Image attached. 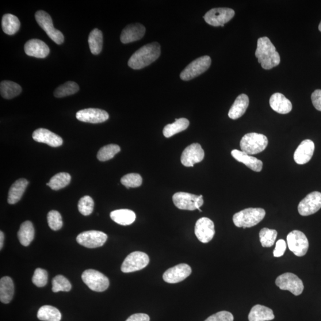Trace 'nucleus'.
Returning <instances> with one entry per match:
<instances>
[{
  "label": "nucleus",
  "instance_id": "23",
  "mask_svg": "<svg viewBox=\"0 0 321 321\" xmlns=\"http://www.w3.org/2000/svg\"><path fill=\"white\" fill-rule=\"evenodd\" d=\"M233 157L238 162L242 163L252 170L260 172L262 170L263 163L261 160L246 154L242 151L233 150L231 152Z\"/></svg>",
  "mask_w": 321,
  "mask_h": 321
},
{
  "label": "nucleus",
  "instance_id": "9",
  "mask_svg": "<svg viewBox=\"0 0 321 321\" xmlns=\"http://www.w3.org/2000/svg\"><path fill=\"white\" fill-rule=\"evenodd\" d=\"M150 262L148 255L142 252H133L126 258L121 266L122 272L130 273L145 269Z\"/></svg>",
  "mask_w": 321,
  "mask_h": 321
},
{
  "label": "nucleus",
  "instance_id": "43",
  "mask_svg": "<svg viewBox=\"0 0 321 321\" xmlns=\"http://www.w3.org/2000/svg\"><path fill=\"white\" fill-rule=\"evenodd\" d=\"M47 221L49 227L52 230H60L63 227V220L61 214L55 210L49 212L47 215Z\"/></svg>",
  "mask_w": 321,
  "mask_h": 321
},
{
  "label": "nucleus",
  "instance_id": "3",
  "mask_svg": "<svg viewBox=\"0 0 321 321\" xmlns=\"http://www.w3.org/2000/svg\"><path fill=\"white\" fill-rule=\"evenodd\" d=\"M265 211L262 208H247L235 214L233 223L236 227L250 228L259 224L264 219Z\"/></svg>",
  "mask_w": 321,
  "mask_h": 321
},
{
  "label": "nucleus",
  "instance_id": "10",
  "mask_svg": "<svg viewBox=\"0 0 321 321\" xmlns=\"http://www.w3.org/2000/svg\"><path fill=\"white\" fill-rule=\"evenodd\" d=\"M276 284L282 290H288L294 296H299L304 290L302 281L296 275L286 273L278 276L276 280Z\"/></svg>",
  "mask_w": 321,
  "mask_h": 321
},
{
  "label": "nucleus",
  "instance_id": "32",
  "mask_svg": "<svg viewBox=\"0 0 321 321\" xmlns=\"http://www.w3.org/2000/svg\"><path fill=\"white\" fill-rule=\"evenodd\" d=\"M2 24L4 32L9 35H13L17 32L21 27V22L19 19L11 14L4 15Z\"/></svg>",
  "mask_w": 321,
  "mask_h": 321
},
{
  "label": "nucleus",
  "instance_id": "36",
  "mask_svg": "<svg viewBox=\"0 0 321 321\" xmlns=\"http://www.w3.org/2000/svg\"><path fill=\"white\" fill-rule=\"evenodd\" d=\"M71 181V176L67 173H60L53 176L47 183V185L53 190H59L68 185Z\"/></svg>",
  "mask_w": 321,
  "mask_h": 321
},
{
  "label": "nucleus",
  "instance_id": "28",
  "mask_svg": "<svg viewBox=\"0 0 321 321\" xmlns=\"http://www.w3.org/2000/svg\"><path fill=\"white\" fill-rule=\"evenodd\" d=\"M110 217L114 222L118 224L129 225L135 222L136 216L132 210L121 209L111 212Z\"/></svg>",
  "mask_w": 321,
  "mask_h": 321
},
{
  "label": "nucleus",
  "instance_id": "19",
  "mask_svg": "<svg viewBox=\"0 0 321 321\" xmlns=\"http://www.w3.org/2000/svg\"><path fill=\"white\" fill-rule=\"evenodd\" d=\"M32 137L36 142L46 144L51 147L62 146L63 143L62 137L49 130L43 128L38 129L34 131Z\"/></svg>",
  "mask_w": 321,
  "mask_h": 321
},
{
  "label": "nucleus",
  "instance_id": "46",
  "mask_svg": "<svg viewBox=\"0 0 321 321\" xmlns=\"http://www.w3.org/2000/svg\"><path fill=\"white\" fill-rule=\"evenodd\" d=\"M287 248L286 242L284 240L280 239L277 241L276 248L273 252L274 257H281L285 253Z\"/></svg>",
  "mask_w": 321,
  "mask_h": 321
},
{
  "label": "nucleus",
  "instance_id": "37",
  "mask_svg": "<svg viewBox=\"0 0 321 321\" xmlns=\"http://www.w3.org/2000/svg\"><path fill=\"white\" fill-rule=\"evenodd\" d=\"M79 91V86L74 82H67L57 87L55 91V96L57 98H63L74 95Z\"/></svg>",
  "mask_w": 321,
  "mask_h": 321
},
{
  "label": "nucleus",
  "instance_id": "7",
  "mask_svg": "<svg viewBox=\"0 0 321 321\" xmlns=\"http://www.w3.org/2000/svg\"><path fill=\"white\" fill-rule=\"evenodd\" d=\"M82 278L85 284L95 292H104L110 285L109 278L99 271L95 270L84 271Z\"/></svg>",
  "mask_w": 321,
  "mask_h": 321
},
{
  "label": "nucleus",
  "instance_id": "50",
  "mask_svg": "<svg viewBox=\"0 0 321 321\" xmlns=\"http://www.w3.org/2000/svg\"><path fill=\"white\" fill-rule=\"evenodd\" d=\"M319 31L321 32V22H320V24L319 25Z\"/></svg>",
  "mask_w": 321,
  "mask_h": 321
},
{
  "label": "nucleus",
  "instance_id": "31",
  "mask_svg": "<svg viewBox=\"0 0 321 321\" xmlns=\"http://www.w3.org/2000/svg\"><path fill=\"white\" fill-rule=\"evenodd\" d=\"M189 121L185 118L175 119L173 123L167 124L163 129V135L169 138L176 134L185 131L189 126Z\"/></svg>",
  "mask_w": 321,
  "mask_h": 321
},
{
  "label": "nucleus",
  "instance_id": "35",
  "mask_svg": "<svg viewBox=\"0 0 321 321\" xmlns=\"http://www.w3.org/2000/svg\"><path fill=\"white\" fill-rule=\"evenodd\" d=\"M90 48L92 53L98 55L102 51L103 35L100 30L94 29L92 30L88 38Z\"/></svg>",
  "mask_w": 321,
  "mask_h": 321
},
{
  "label": "nucleus",
  "instance_id": "25",
  "mask_svg": "<svg viewBox=\"0 0 321 321\" xmlns=\"http://www.w3.org/2000/svg\"><path fill=\"white\" fill-rule=\"evenodd\" d=\"M249 104V97L246 94H241L236 99L234 104L228 112V117L233 120H236L245 113Z\"/></svg>",
  "mask_w": 321,
  "mask_h": 321
},
{
  "label": "nucleus",
  "instance_id": "24",
  "mask_svg": "<svg viewBox=\"0 0 321 321\" xmlns=\"http://www.w3.org/2000/svg\"><path fill=\"white\" fill-rule=\"evenodd\" d=\"M270 105L275 112L282 114L289 113L293 107L292 102L280 93H275L271 97Z\"/></svg>",
  "mask_w": 321,
  "mask_h": 321
},
{
  "label": "nucleus",
  "instance_id": "49",
  "mask_svg": "<svg viewBox=\"0 0 321 321\" xmlns=\"http://www.w3.org/2000/svg\"><path fill=\"white\" fill-rule=\"evenodd\" d=\"M4 239H5V235H4V233L1 231L0 232V249H2L4 243Z\"/></svg>",
  "mask_w": 321,
  "mask_h": 321
},
{
  "label": "nucleus",
  "instance_id": "16",
  "mask_svg": "<svg viewBox=\"0 0 321 321\" xmlns=\"http://www.w3.org/2000/svg\"><path fill=\"white\" fill-rule=\"evenodd\" d=\"M204 156V151L200 144H191L183 151L181 163L186 167H193L194 164L201 162Z\"/></svg>",
  "mask_w": 321,
  "mask_h": 321
},
{
  "label": "nucleus",
  "instance_id": "8",
  "mask_svg": "<svg viewBox=\"0 0 321 321\" xmlns=\"http://www.w3.org/2000/svg\"><path fill=\"white\" fill-rule=\"evenodd\" d=\"M35 19L38 25L53 42L58 45L63 43V34L53 27L51 17L47 12L43 10L38 11L35 13Z\"/></svg>",
  "mask_w": 321,
  "mask_h": 321
},
{
  "label": "nucleus",
  "instance_id": "22",
  "mask_svg": "<svg viewBox=\"0 0 321 321\" xmlns=\"http://www.w3.org/2000/svg\"><path fill=\"white\" fill-rule=\"evenodd\" d=\"M24 48L26 55L38 59L45 58L50 51L44 42L38 39L29 40L25 44Z\"/></svg>",
  "mask_w": 321,
  "mask_h": 321
},
{
  "label": "nucleus",
  "instance_id": "38",
  "mask_svg": "<svg viewBox=\"0 0 321 321\" xmlns=\"http://www.w3.org/2000/svg\"><path fill=\"white\" fill-rule=\"evenodd\" d=\"M277 231L273 229L263 228L259 232V239L262 247H272L277 237Z\"/></svg>",
  "mask_w": 321,
  "mask_h": 321
},
{
  "label": "nucleus",
  "instance_id": "42",
  "mask_svg": "<svg viewBox=\"0 0 321 321\" xmlns=\"http://www.w3.org/2000/svg\"><path fill=\"white\" fill-rule=\"evenodd\" d=\"M94 202L90 196H85L80 199L78 203V209L83 216H87L94 211Z\"/></svg>",
  "mask_w": 321,
  "mask_h": 321
},
{
  "label": "nucleus",
  "instance_id": "47",
  "mask_svg": "<svg viewBox=\"0 0 321 321\" xmlns=\"http://www.w3.org/2000/svg\"><path fill=\"white\" fill-rule=\"evenodd\" d=\"M312 104L315 108L321 112V90H315L311 96Z\"/></svg>",
  "mask_w": 321,
  "mask_h": 321
},
{
  "label": "nucleus",
  "instance_id": "12",
  "mask_svg": "<svg viewBox=\"0 0 321 321\" xmlns=\"http://www.w3.org/2000/svg\"><path fill=\"white\" fill-rule=\"evenodd\" d=\"M235 11L230 8H214L205 14L204 20L213 26H222L234 17Z\"/></svg>",
  "mask_w": 321,
  "mask_h": 321
},
{
  "label": "nucleus",
  "instance_id": "27",
  "mask_svg": "<svg viewBox=\"0 0 321 321\" xmlns=\"http://www.w3.org/2000/svg\"><path fill=\"white\" fill-rule=\"evenodd\" d=\"M274 318L272 309L261 305L254 306L248 316L249 321H269Z\"/></svg>",
  "mask_w": 321,
  "mask_h": 321
},
{
  "label": "nucleus",
  "instance_id": "11",
  "mask_svg": "<svg viewBox=\"0 0 321 321\" xmlns=\"http://www.w3.org/2000/svg\"><path fill=\"white\" fill-rule=\"evenodd\" d=\"M289 249L297 257H304L309 249V241L304 233L299 230L290 232L287 237Z\"/></svg>",
  "mask_w": 321,
  "mask_h": 321
},
{
  "label": "nucleus",
  "instance_id": "4",
  "mask_svg": "<svg viewBox=\"0 0 321 321\" xmlns=\"http://www.w3.org/2000/svg\"><path fill=\"white\" fill-rule=\"evenodd\" d=\"M269 144L266 136L257 133H247L241 139V150L248 155L258 154L264 151Z\"/></svg>",
  "mask_w": 321,
  "mask_h": 321
},
{
  "label": "nucleus",
  "instance_id": "15",
  "mask_svg": "<svg viewBox=\"0 0 321 321\" xmlns=\"http://www.w3.org/2000/svg\"><path fill=\"white\" fill-rule=\"evenodd\" d=\"M215 226L211 220L206 217L199 219L194 227V234L201 242L207 243L215 235Z\"/></svg>",
  "mask_w": 321,
  "mask_h": 321
},
{
  "label": "nucleus",
  "instance_id": "40",
  "mask_svg": "<svg viewBox=\"0 0 321 321\" xmlns=\"http://www.w3.org/2000/svg\"><path fill=\"white\" fill-rule=\"evenodd\" d=\"M52 292L55 293L69 292L72 289L70 281L62 275H58L52 279Z\"/></svg>",
  "mask_w": 321,
  "mask_h": 321
},
{
  "label": "nucleus",
  "instance_id": "13",
  "mask_svg": "<svg viewBox=\"0 0 321 321\" xmlns=\"http://www.w3.org/2000/svg\"><path fill=\"white\" fill-rule=\"evenodd\" d=\"M107 239L108 236L104 232L91 230L80 233L76 240L80 245L93 249L104 245Z\"/></svg>",
  "mask_w": 321,
  "mask_h": 321
},
{
  "label": "nucleus",
  "instance_id": "2",
  "mask_svg": "<svg viewBox=\"0 0 321 321\" xmlns=\"http://www.w3.org/2000/svg\"><path fill=\"white\" fill-rule=\"evenodd\" d=\"M160 46L158 43H152L143 46L130 58L128 66L134 70H140L149 66L159 58Z\"/></svg>",
  "mask_w": 321,
  "mask_h": 321
},
{
  "label": "nucleus",
  "instance_id": "33",
  "mask_svg": "<svg viewBox=\"0 0 321 321\" xmlns=\"http://www.w3.org/2000/svg\"><path fill=\"white\" fill-rule=\"evenodd\" d=\"M22 87L19 84L4 80L0 84V92L3 98L10 99L18 96L22 93Z\"/></svg>",
  "mask_w": 321,
  "mask_h": 321
},
{
  "label": "nucleus",
  "instance_id": "34",
  "mask_svg": "<svg viewBox=\"0 0 321 321\" xmlns=\"http://www.w3.org/2000/svg\"><path fill=\"white\" fill-rule=\"evenodd\" d=\"M38 318L43 321H60L62 314L58 309L52 306L45 305L40 308L37 313Z\"/></svg>",
  "mask_w": 321,
  "mask_h": 321
},
{
  "label": "nucleus",
  "instance_id": "29",
  "mask_svg": "<svg viewBox=\"0 0 321 321\" xmlns=\"http://www.w3.org/2000/svg\"><path fill=\"white\" fill-rule=\"evenodd\" d=\"M14 286L12 279L10 277H4L0 280V300L8 304L13 299Z\"/></svg>",
  "mask_w": 321,
  "mask_h": 321
},
{
  "label": "nucleus",
  "instance_id": "21",
  "mask_svg": "<svg viewBox=\"0 0 321 321\" xmlns=\"http://www.w3.org/2000/svg\"><path fill=\"white\" fill-rule=\"evenodd\" d=\"M146 32L145 26L140 24H134L126 26L122 31L120 40L122 43L129 44L142 39Z\"/></svg>",
  "mask_w": 321,
  "mask_h": 321
},
{
  "label": "nucleus",
  "instance_id": "14",
  "mask_svg": "<svg viewBox=\"0 0 321 321\" xmlns=\"http://www.w3.org/2000/svg\"><path fill=\"white\" fill-rule=\"evenodd\" d=\"M321 208V193L313 192L308 194L298 205V211L302 216H308Z\"/></svg>",
  "mask_w": 321,
  "mask_h": 321
},
{
  "label": "nucleus",
  "instance_id": "17",
  "mask_svg": "<svg viewBox=\"0 0 321 321\" xmlns=\"http://www.w3.org/2000/svg\"><path fill=\"white\" fill-rule=\"evenodd\" d=\"M191 273H192L191 267L186 263H181L167 270L163 274V279L168 283H178L185 280Z\"/></svg>",
  "mask_w": 321,
  "mask_h": 321
},
{
  "label": "nucleus",
  "instance_id": "26",
  "mask_svg": "<svg viewBox=\"0 0 321 321\" xmlns=\"http://www.w3.org/2000/svg\"><path fill=\"white\" fill-rule=\"evenodd\" d=\"M29 182L25 179H20L15 182L11 186L8 194V203L13 205L21 200L25 192Z\"/></svg>",
  "mask_w": 321,
  "mask_h": 321
},
{
  "label": "nucleus",
  "instance_id": "30",
  "mask_svg": "<svg viewBox=\"0 0 321 321\" xmlns=\"http://www.w3.org/2000/svg\"><path fill=\"white\" fill-rule=\"evenodd\" d=\"M17 237L22 245L28 246L35 237V229L29 221H25L21 225L17 233Z\"/></svg>",
  "mask_w": 321,
  "mask_h": 321
},
{
  "label": "nucleus",
  "instance_id": "48",
  "mask_svg": "<svg viewBox=\"0 0 321 321\" xmlns=\"http://www.w3.org/2000/svg\"><path fill=\"white\" fill-rule=\"evenodd\" d=\"M149 315L145 313H135L129 317L126 321H150Z\"/></svg>",
  "mask_w": 321,
  "mask_h": 321
},
{
  "label": "nucleus",
  "instance_id": "41",
  "mask_svg": "<svg viewBox=\"0 0 321 321\" xmlns=\"http://www.w3.org/2000/svg\"><path fill=\"white\" fill-rule=\"evenodd\" d=\"M121 183L126 188H135L142 185V178L139 174L130 173L121 179Z\"/></svg>",
  "mask_w": 321,
  "mask_h": 321
},
{
  "label": "nucleus",
  "instance_id": "5",
  "mask_svg": "<svg viewBox=\"0 0 321 321\" xmlns=\"http://www.w3.org/2000/svg\"><path fill=\"white\" fill-rule=\"evenodd\" d=\"M211 64V59L208 56L200 57L193 61L183 70L180 77L185 81L198 77L207 70Z\"/></svg>",
  "mask_w": 321,
  "mask_h": 321
},
{
  "label": "nucleus",
  "instance_id": "18",
  "mask_svg": "<svg viewBox=\"0 0 321 321\" xmlns=\"http://www.w3.org/2000/svg\"><path fill=\"white\" fill-rule=\"evenodd\" d=\"M76 118L80 121L93 124L101 123L109 118L108 113L98 109H86L79 111Z\"/></svg>",
  "mask_w": 321,
  "mask_h": 321
},
{
  "label": "nucleus",
  "instance_id": "44",
  "mask_svg": "<svg viewBox=\"0 0 321 321\" xmlns=\"http://www.w3.org/2000/svg\"><path fill=\"white\" fill-rule=\"evenodd\" d=\"M48 278V275L47 271L42 269H37L34 273L32 280L33 283L38 288H43L47 285Z\"/></svg>",
  "mask_w": 321,
  "mask_h": 321
},
{
  "label": "nucleus",
  "instance_id": "1",
  "mask_svg": "<svg viewBox=\"0 0 321 321\" xmlns=\"http://www.w3.org/2000/svg\"><path fill=\"white\" fill-rule=\"evenodd\" d=\"M255 56L263 69L270 70L280 63V56L269 38H259Z\"/></svg>",
  "mask_w": 321,
  "mask_h": 321
},
{
  "label": "nucleus",
  "instance_id": "45",
  "mask_svg": "<svg viewBox=\"0 0 321 321\" xmlns=\"http://www.w3.org/2000/svg\"><path fill=\"white\" fill-rule=\"evenodd\" d=\"M234 316L231 313L228 311L217 312L208 317L205 321H233Z\"/></svg>",
  "mask_w": 321,
  "mask_h": 321
},
{
  "label": "nucleus",
  "instance_id": "39",
  "mask_svg": "<svg viewBox=\"0 0 321 321\" xmlns=\"http://www.w3.org/2000/svg\"><path fill=\"white\" fill-rule=\"evenodd\" d=\"M120 151V148L117 145L110 144L105 145L99 150L97 154V158L100 162H106L114 157Z\"/></svg>",
  "mask_w": 321,
  "mask_h": 321
},
{
  "label": "nucleus",
  "instance_id": "6",
  "mask_svg": "<svg viewBox=\"0 0 321 321\" xmlns=\"http://www.w3.org/2000/svg\"><path fill=\"white\" fill-rule=\"evenodd\" d=\"M173 201L177 208L189 211L198 209L202 212L200 208L204 204L203 196H198L186 192L175 193L173 197Z\"/></svg>",
  "mask_w": 321,
  "mask_h": 321
},
{
  "label": "nucleus",
  "instance_id": "20",
  "mask_svg": "<svg viewBox=\"0 0 321 321\" xmlns=\"http://www.w3.org/2000/svg\"><path fill=\"white\" fill-rule=\"evenodd\" d=\"M315 144L313 141L306 139L299 145L294 154V159L299 165H303L310 160L314 153Z\"/></svg>",
  "mask_w": 321,
  "mask_h": 321
}]
</instances>
